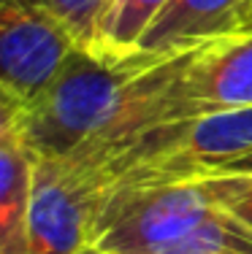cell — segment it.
<instances>
[{"mask_svg":"<svg viewBox=\"0 0 252 254\" xmlns=\"http://www.w3.org/2000/svg\"><path fill=\"white\" fill-rule=\"evenodd\" d=\"M198 49L136 52L117 63L76 49L55 81L27 103L22 146L35 160H76L95 171L109 168L147 130L179 122L173 84Z\"/></svg>","mask_w":252,"mask_h":254,"instance_id":"cell-1","label":"cell"},{"mask_svg":"<svg viewBox=\"0 0 252 254\" xmlns=\"http://www.w3.org/2000/svg\"><path fill=\"white\" fill-rule=\"evenodd\" d=\"M100 254H252V230L198 181L139 187L106 197L89 233Z\"/></svg>","mask_w":252,"mask_h":254,"instance_id":"cell-2","label":"cell"},{"mask_svg":"<svg viewBox=\"0 0 252 254\" xmlns=\"http://www.w3.org/2000/svg\"><path fill=\"white\" fill-rule=\"evenodd\" d=\"M103 200V179L74 160H35L30 254H82Z\"/></svg>","mask_w":252,"mask_h":254,"instance_id":"cell-3","label":"cell"},{"mask_svg":"<svg viewBox=\"0 0 252 254\" xmlns=\"http://www.w3.org/2000/svg\"><path fill=\"white\" fill-rule=\"evenodd\" d=\"M76 49L38 0H0V87L35 100Z\"/></svg>","mask_w":252,"mask_h":254,"instance_id":"cell-4","label":"cell"},{"mask_svg":"<svg viewBox=\"0 0 252 254\" xmlns=\"http://www.w3.org/2000/svg\"><path fill=\"white\" fill-rule=\"evenodd\" d=\"M176 117L252 108V35H228L201 46L173 84Z\"/></svg>","mask_w":252,"mask_h":254,"instance_id":"cell-5","label":"cell"},{"mask_svg":"<svg viewBox=\"0 0 252 254\" xmlns=\"http://www.w3.org/2000/svg\"><path fill=\"white\" fill-rule=\"evenodd\" d=\"M252 0H168L139 41V54H176L236 35Z\"/></svg>","mask_w":252,"mask_h":254,"instance_id":"cell-6","label":"cell"},{"mask_svg":"<svg viewBox=\"0 0 252 254\" xmlns=\"http://www.w3.org/2000/svg\"><path fill=\"white\" fill-rule=\"evenodd\" d=\"M35 157L25 146L0 149V254H30Z\"/></svg>","mask_w":252,"mask_h":254,"instance_id":"cell-7","label":"cell"},{"mask_svg":"<svg viewBox=\"0 0 252 254\" xmlns=\"http://www.w3.org/2000/svg\"><path fill=\"white\" fill-rule=\"evenodd\" d=\"M166 3L168 0H114L95 33L89 54L109 60V63L136 54L139 41L166 8Z\"/></svg>","mask_w":252,"mask_h":254,"instance_id":"cell-8","label":"cell"},{"mask_svg":"<svg viewBox=\"0 0 252 254\" xmlns=\"http://www.w3.org/2000/svg\"><path fill=\"white\" fill-rule=\"evenodd\" d=\"M38 3L65 27V33L74 38L79 49L89 52L95 33L114 0H38Z\"/></svg>","mask_w":252,"mask_h":254,"instance_id":"cell-9","label":"cell"},{"mask_svg":"<svg viewBox=\"0 0 252 254\" xmlns=\"http://www.w3.org/2000/svg\"><path fill=\"white\" fill-rule=\"evenodd\" d=\"M193 181H198L206 190V195L220 208H225L244 227L252 230V176H242V173H212V176H201Z\"/></svg>","mask_w":252,"mask_h":254,"instance_id":"cell-10","label":"cell"},{"mask_svg":"<svg viewBox=\"0 0 252 254\" xmlns=\"http://www.w3.org/2000/svg\"><path fill=\"white\" fill-rule=\"evenodd\" d=\"M27 117V100L16 92L0 87V149L22 146V130Z\"/></svg>","mask_w":252,"mask_h":254,"instance_id":"cell-11","label":"cell"},{"mask_svg":"<svg viewBox=\"0 0 252 254\" xmlns=\"http://www.w3.org/2000/svg\"><path fill=\"white\" fill-rule=\"evenodd\" d=\"M212 173H242V176H252V152L225 162V165H220L217 171H212ZM212 173H209V176H212Z\"/></svg>","mask_w":252,"mask_h":254,"instance_id":"cell-12","label":"cell"},{"mask_svg":"<svg viewBox=\"0 0 252 254\" xmlns=\"http://www.w3.org/2000/svg\"><path fill=\"white\" fill-rule=\"evenodd\" d=\"M236 35H252V5H250V11L244 14V19H242V27H239V33Z\"/></svg>","mask_w":252,"mask_h":254,"instance_id":"cell-13","label":"cell"},{"mask_svg":"<svg viewBox=\"0 0 252 254\" xmlns=\"http://www.w3.org/2000/svg\"><path fill=\"white\" fill-rule=\"evenodd\" d=\"M82 254H100V252H95V249H89V246H87V249H84Z\"/></svg>","mask_w":252,"mask_h":254,"instance_id":"cell-14","label":"cell"}]
</instances>
